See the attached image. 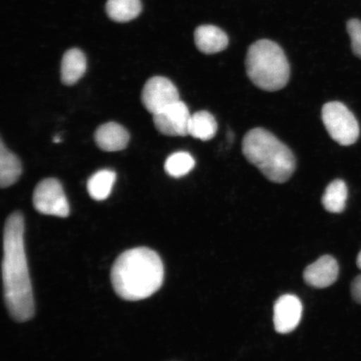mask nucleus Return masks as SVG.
I'll return each mask as SVG.
<instances>
[{
  "instance_id": "1",
  "label": "nucleus",
  "mask_w": 361,
  "mask_h": 361,
  "mask_svg": "<svg viewBox=\"0 0 361 361\" xmlns=\"http://www.w3.org/2000/svg\"><path fill=\"white\" fill-rule=\"evenodd\" d=\"M24 234V216L20 213L12 214L4 225L2 276L7 309L18 322H27L35 313Z\"/></svg>"
},
{
  "instance_id": "2",
  "label": "nucleus",
  "mask_w": 361,
  "mask_h": 361,
  "mask_svg": "<svg viewBox=\"0 0 361 361\" xmlns=\"http://www.w3.org/2000/svg\"><path fill=\"white\" fill-rule=\"evenodd\" d=\"M116 295L128 301H138L154 295L164 283V266L155 251L145 247L123 252L111 273Z\"/></svg>"
},
{
  "instance_id": "3",
  "label": "nucleus",
  "mask_w": 361,
  "mask_h": 361,
  "mask_svg": "<svg viewBox=\"0 0 361 361\" xmlns=\"http://www.w3.org/2000/svg\"><path fill=\"white\" fill-rule=\"evenodd\" d=\"M243 153L271 182L286 183L295 173L292 151L267 130H250L243 137Z\"/></svg>"
},
{
  "instance_id": "4",
  "label": "nucleus",
  "mask_w": 361,
  "mask_h": 361,
  "mask_svg": "<svg viewBox=\"0 0 361 361\" xmlns=\"http://www.w3.org/2000/svg\"><path fill=\"white\" fill-rule=\"evenodd\" d=\"M248 78L259 89L277 92L288 82L290 67L283 49L269 39H260L248 49L246 56Z\"/></svg>"
},
{
  "instance_id": "5",
  "label": "nucleus",
  "mask_w": 361,
  "mask_h": 361,
  "mask_svg": "<svg viewBox=\"0 0 361 361\" xmlns=\"http://www.w3.org/2000/svg\"><path fill=\"white\" fill-rule=\"evenodd\" d=\"M322 120L334 141L341 146H350L357 142L360 126L353 113L338 102L326 103L322 108Z\"/></svg>"
},
{
  "instance_id": "6",
  "label": "nucleus",
  "mask_w": 361,
  "mask_h": 361,
  "mask_svg": "<svg viewBox=\"0 0 361 361\" xmlns=\"http://www.w3.org/2000/svg\"><path fill=\"white\" fill-rule=\"evenodd\" d=\"M33 204L39 213L44 215L66 218L70 214V206L62 185L56 178H47L36 186Z\"/></svg>"
},
{
  "instance_id": "7",
  "label": "nucleus",
  "mask_w": 361,
  "mask_h": 361,
  "mask_svg": "<svg viewBox=\"0 0 361 361\" xmlns=\"http://www.w3.org/2000/svg\"><path fill=\"white\" fill-rule=\"evenodd\" d=\"M178 101L180 97L178 88L164 76H154L144 85L142 102L144 107L152 116L164 111Z\"/></svg>"
},
{
  "instance_id": "8",
  "label": "nucleus",
  "mask_w": 361,
  "mask_h": 361,
  "mask_svg": "<svg viewBox=\"0 0 361 361\" xmlns=\"http://www.w3.org/2000/svg\"><path fill=\"white\" fill-rule=\"evenodd\" d=\"M192 114L182 101H178L166 110L153 115V123L161 134L169 137H186Z\"/></svg>"
},
{
  "instance_id": "9",
  "label": "nucleus",
  "mask_w": 361,
  "mask_h": 361,
  "mask_svg": "<svg viewBox=\"0 0 361 361\" xmlns=\"http://www.w3.org/2000/svg\"><path fill=\"white\" fill-rule=\"evenodd\" d=\"M303 306L299 298L293 295L279 297L274 307V324L279 334L295 331L302 318Z\"/></svg>"
},
{
  "instance_id": "10",
  "label": "nucleus",
  "mask_w": 361,
  "mask_h": 361,
  "mask_svg": "<svg viewBox=\"0 0 361 361\" xmlns=\"http://www.w3.org/2000/svg\"><path fill=\"white\" fill-rule=\"evenodd\" d=\"M338 275L337 261L331 256L324 255L306 268L304 279L310 286L324 288L332 286Z\"/></svg>"
},
{
  "instance_id": "11",
  "label": "nucleus",
  "mask_w": 361,
  "mask_h": 361,
  "mask_svg": "<svg viewBox=\"0 0 361 361\" xmlns=\"http://www.w3.org/2000/svg\"><path fill=\"white\" fill-rule=\"evenodd\" d=\"M94 140L102 151L112 152L123 150L128 146L130 135L123 126L116 123H108L99 126Z\"/></svg>"
},
{
  "instance_id": "12",
  "label": "nucleus",
  "mask_w": 361,
  "mask_h": 361,
  "mask_svg": "<svg viewBox=\"0 0 361 361\" xmlns=\"http://www.w3.org/2000/svg\"><path fill=\"white\" fill-rule=\"evenodd\" d=\"M197 47L202 53L211 55L224 51L228 45V37L223 30L210 25L197 27L194 33Z\"/></svg>"
},
{
  "instance_id": "13",
  "label": "nucleus",
  "mask_w": 361,
  "mask_h": 361,
  "mask_svg": "<svg viewBox=\"0 0 361 361\" xmlns=\"http://www.w3.org/2000/svg\"><path fill=\"white\" fill-rule=\"evenodd\" d=\"M87 58L79 49H71L65 53L61 62V80L66 85H75L87 71Z\"/></svg>"
},
{
  "instance_id": "14",
  "label": "nucleus",
  "mask_w": 361,
  "mask_h": 361,
  "mask_svg": "<svg viewBox=\"0 0 361 361\" xmlns=\"http://www.w3.org/2000/svg\"><path fill=\"white\" fill-rule=\"evenodd\" d=\"M218 130V123L214 116L207 111H200L192 114L188 126V135L201 141L213 139Z\"/></svg>"
},
{
  "instance_id": "15",
  "label": "nucleus",
  "mask_w": 361,
  "mask_h": 361,
  "mask_svg": "<svg viewBox=\"0 0 361 361\" xmlns=\"http://www.w3.org/2000/svg\"><path fill=\"white\" fill-rule=\"evenodd\" d=\"M22 171L21 162L1 141L0 145V185L3 188L15 184L20 177Z\"/></svg>"
},
{
  "instance_id": "16",
  "label": "nucleus",
  "mask_w": 361,
  "mask_h": 361,
  "mask_svg": "<svg viewBox=\"0 0 361 361\" xmlns=\"http://www.w3.org/2000/svg\"><path fill=\"white\" fill-rule=\"evenodd\" d=\"M106 11L113 21L126 23L139 16L142 4L141 0H108Z\"/></svg>"
},
{
  "instance_id": "17",
  "label": "nucleus",
  "mask_w": 361,
  "mask_h": 361,
  "mask_svg": "<svg viewBox=\"0 0 361 361\" xmlns=\"http://www.w3.org/2000/svg\"><path fill=\"white\" fill-rule=\"evenodd\" d=\"M116 179L115 171L109 169L98 171L87 182L90 196L97 201L106 200L112 191Z\"/></svg>"
},
{
  "instance_id": "18",
  "label": "nucleus",
  "mask_w": 361,
  "mask_h": 361,
  "mask_svg": "<svg viewBox=\"0 0 361 361\" xmlns=\"http://www.w3.org/2000/svg\"><path fill=\"white\" fill-rule=\"evenodd\" d=\"M348 189L344 180L337 179L329 185L322 197L324 209L329 213L341 214L345 210Z\"/></svg>"
},
{
  "instance_id": "19",
  "label": "nucleus",
  "mask_w": 361,
  "mask_h": 361,
  "mask_svg": "<svg viewBox=\"0 0 361 361\" xmlns=\"http://www.w3.org/2000/svg\"><path fill=\"white\" fill-rule=\"evenodd\" d=\"M195 166V160L186 152H175L166 160L164 169L171 177L179 178L188 174Z\"/></svg>"
},
{
  "instance_id": "20",
  "label": "nucleus",
  "mask_w": 361,
  "mask_h": 361,
  "mask_svg": "<svg viewBox=\"0 0 361 361\" xmlns=\"http://www.w3.org/2000/svg\"><path fill=\"white\" fill-rule=\"evenodd\" d=\"M347 31L351 39V48L355 55L361 59V21L351 19L347 22Z\"/></svg>"
},
{
  "instance_id": "21",
  "label": "nucleus",
  "mask_w": 361,
  "mask_h": 361,
  "mask_svg": "<svg viewBox=\"0 0 361 361\" xmlns=\"http://www.w3.org/2000/svg\"><path fill=\"white\" fill-rule=\"evenodd\" d=\"M352 296L357 303L361 304V275L355 279L351 286Z\"/></svg>"
},
{
  "instance_id": "22",
  "label": "nucleus",
  "mask_w": 361,
  "mask_h": 361,
  "mask_svg": "<svg viewBox=\"0 0 361 361\" xmlns=\"http://www.w3.org/2000/svg\"><path fill=\"white\" fill-rule=\"evenodd\" d=\"M357 266L360 269H361V251L357 257Z\"/></svg>"
},
{
  "instance_id": "23",
  "label": "nucleus",
  "mask_w": 361,
  "mask_h": 361,
  "mask_svg": "<svg viewBox=\"0 0 361 361\" xmlns=\"http://www.w3.org/2000/svg\"><path fill=\"white\" fill-rule=\"evenodd\" d=\"M53 142L55 143H60L62 142V140L60 137H55L53 139Z\"/></svg>"
}]
</instances>
